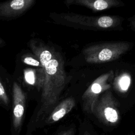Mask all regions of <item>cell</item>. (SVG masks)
Here are the masks:
<instances>
[{
	"label": "cell",
	"instance_id": "1",
	"mask_svg": "<svg viewBox=\"0 0 135 135\" xmlns=\"http://www.w3.org/2000/svg\"><path fill=\"white\" fill-rule=\"evenodd\" d=\"M14 95L13 124L15 130L17 132L21 126L24 113V99L20 88L16 84H15L14 86Z\"/></svg>",
	"mask_w": 135,
	"mask_h": 135
},
{
	"label": "cell",
	"instance_id": "2",
	"mask_svg": "<svg viewBox=\"0 0 135 135\" xmlns=\"http://www.w3.org/2000/svg\"><path fill=\"white\" fill-rule=\"evenodd\" d=\"M32 2L33 1L25 0H14L9 2L7 4H5L3 8L2 9V14L9 15L21 13L29 6Z\"/></svg>",
	"mask_w": 135,
	"mask_h": 135
},
{
	"label": "cell",
	"instance_id": "3",
	"mask_svg": "<svg viewBox=\"0 0 135 135\" xmlns=\"http://www.w3.org/2000/svg\"><path fill=\"white\" fill-rule=\"evenodd\" d=\"M73 104H62L57 107L49 116L46 120L47 124H51L56 122L64 117L68 113L72 108Z\"/></svg>",
	"mask_w": 135,
	"mask_h": 135
},
{
	"label": "cell",
	"instance_id": "4",
	"mask_svg": "<svg viewBox=\"0 0 135 135\" xmlns=\"http://www.w3.org/2000/svg\"><path fill=\"white\" fill-rule=\"evenodd\" d=\"M103 115V119L107 124L111 126L115 124L119 120V115L117 110L110 107L104 108Z\"/></svg>",
	"mask_w": 135,
	"mask_h": 135
},
{
	"label": "cell",
	"instance_id": "5",
	"mask_svg": "<svg viewBox=\"0 0 135 135\" xmlns=\"http://www.w3.org/2000/svg\"><path fill=\"white\" fill-rule=\"evenodd\" d=\"M98 25L101 27H108L113 24V20L109 16H102L98 21Z\"/></svg>",
	"mask_w": 135,
	"mask_h": 135
},
{
	"label": "cell",
	"instance_id": "6",
	"mask_svg": "<svg viewBox=\"0 0 135 135\" xmlns=\"http://www.w3.org/2000/svg\"><path fill=\"white\" fill-rule=\"evenodd\" d=\"M112 55V52L108 49H103L99 54V59L100 61H105L111 59Z\"/></svg>",
	"mask_w": 135,
	"mask_h": 135
},
{
	"label": "cell",
	"instance_id": "7",
	"mask_svg": "<svg viewBox=\"0 0 135 135\" xmlns=\"http://www.w3.org/2000/svg\"><path fill=\"white\" fill-rule=\"evenodd\" d=\"M24 78L26 82L31 85H33L35 81L34 72L32 70H27L24 72Z\"/></svg>",
	"mask_w": 135,
	"mask_h": 135
},
{
	"label": "cell",
	"instance_id": "8",
	"mask_svg": "<svg viewBox=\"0 0 135 135\" xmlns=\"http://www.w3.org/2000/svg\"><path fill=\"white\" fill-rule=\"evenodd\" d=\"M76 130L74 127H69L59 131L55 135H75Z\"/></svg>",
	"mask_w": 135,
	"mask_h": 135
},
{
	"label": "cell",
	"instance_id": "9",
	"mask_svg": "<svg viewBox=\"0 0 135 135\" xmlns=\"http://www.w3.org/2000/svg\"><path fill=\"white\" fill-rule=\"evenodd\" d=\"M130 83V79L128 76H123L120 79V84L123 90H126L128 88Z\"/></svg>",
	"mask_w": 135,
	"mask_h": 135
},
{
	"label": "cell",
	"instance_id": "10",
	"mask_svg": "<svg viewBox=\"0 0 135 135\" xmlns=\"http://www.w3.org/2000/svg\"><path fill=\"white\" fill-rule=\"evenodd\" d=\"M93 6L94 7L98 10H103L107 8L108 3L105 1L98 0L95 1Z\"/></svg>",
	"mask_w": 135,
	"mask_h": 135
},
{
	"label": "cell",
	"instance_id": "11",
	"mask_svg": "<svg viewBox=\"0 0 135 135\" xmlns=\"http://www.w3.org/2000/svg\"><path fill=\"white\" fill-rule=\"evenodd\" d=\"M23 61H24V63L26 64H28V65H30L34 66H38L40 65V62L37 60L30 56L25 57L23 60Z\"/></svg>",
	"mask_w": 135,
	"mask_h": 135
},
{
	"label": "cell",
	"instance_id": "12",
	"mask_svg": "<svg viewBox=\"0 0 135 135\" xmlns=\"http://www.w3.org/2000/svg\"><path fill=\"white\" fill-rule=\"evenodd\" d=\"M0 98L5 103H7L8 102V98L6 94V92L5 89L2 85L1 82H0Z\"/></svg>",
	"mask_w": 135,
	"mask_h": 135
},
{
	"label": "cell",
	"instance_id": "13",
	"mask_svg": "<svg viewBox=\"0 0 135 135\" xmlns=\"http://www.w3.org/2000/svg\"><path fill=\"white\" fill-rule=\"evenodd\" d=\"M91 90L94 93H99L101 91V87L98 83H94L91 86Z\"/></svg>",
	"mask_w": 135,
	"mask_h": 135
},
{
	"label": "cell",
	"instance_id": "14",
	"mask_svg": "<svg viewBox=\"0 0 135 135\" xmlns=\"http://www.w3.org/2000/svg\"><path fill=\"white\" fill-rule=\"evenodd\" d=\"M79 135H98V134L95 131L82 130L81 131H79Z\"/></svg>",
	"mask_w": 135,
	"mask_h": 135
},
{
	"label": "cell",
	"instance_id": "15",
	"mask_svg": "<svg viewBox=\"0 0 135 135\" xmlns=\"http://www.w3.org/2000/svg\"><path fill=\"white\" fill-rule=\"evenodd\" d=\"M127 135H135V133H129Z\"/></svg>",
	"mask_w": 135,
	"mask_h": 135
}]
</instances>
